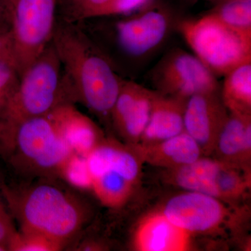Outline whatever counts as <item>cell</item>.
Here are the masks:
<instances>
[{
	"instance_id": "6da1fadb",
	"label": "cell",
	"mask_w": 251,
	"mask_h": 251,
	"mask_svg": "<svg viewBox=\"0 0 251 251\" xmlns=\"http://www.w3.org/2000/svg\"><path fill=\"white\" fill-rule=\"evenodd\" d=\"M54 179L39 178L14 189L6 188L4 198L21 231L42 234L64 248L88 224L92 209Z\"/></svg>"
},
{
	"instance_id": "7a4b0ae2",
	"label": "cell",
	"mask_w": 251,
	"mask_h": 251,
	"mask_svg": "<svg viewBox=\"0 0 251 251\" xmlns=\"http://www.w3.org/2000/svg\"><path fill=\"white\" fill-rule=\"evenodd\" d=\"M74 101L100 117H110L122 80L87 36L69 21L56 23L52 41Z\"/></svg>"
},
{
	"instance_id": "3957f363",
	"label": "cell",
	"mask_w": 251,
	"mask_h": 251,
	"mask_svg": "<svg viewBox=\"0 0 251 251\" xmlns=\"http://www.w3.org/2000/svg\"><path fill=\"white\" fill-rule=\"evenodd\" d=\"M74 103L51 42L20 75L17 87L0 116V145L6 151L23 122L48 115L63 104Z\"/></svg>"
},
{
	"instance_id": "277c9868",
	"label": "cell",
	"mask_w": 251,
	"mask_h": 251,
	"mask_svg": "<svg viewBox=\"0 0 251 251\" xmlns=\"http://www.w3.org/2000/svg\"><path fill=\"white\" fill-rule=\"evenodd\" d=\"M178 29L195 55L216 76L251 62V31L231 27L212 13L182 21Z\"/></svg>"
},
{
	"instance_id": "5b68a950",
	"label": "cell",
	"mask_w": 251,
	"mask_h": 251,
	"mask_svg": "<svg viewBox=\"0 0 251 251\" xmlns=\"http://www.w3.org/2000/svg\"><path fill=\"white\" fill-rule=\"evenodd\" d=\"M90 191L109 209L127 204L141 179L143 163L128 144L104 138L87 156Z\"/></svg>"
},
{
	"instance_id": "8992f818",
	"label": "cell",
	"mask_w": 251,
	"mask_h": 251,
	"mask_svg": "<svg viewBox=\"0 0 251 251\" xmlns=\"http://www.w3.org/2000/svg\"><path fill=\"white\" fill-rule=\"evenodd\" d=\"M6 152L25 176L54 179L59 178L62 168L75 154L49 114L21 124Z\"/></svg>"
},
{
	"instance_id": "52a82bcc",
	"label": "cell",
	"mask_w": 251,
	"mask_h": 251,
	"mask_svg": "<svg viewBox=\"0 0 251 251\" xmlns=\"http://www.w3.org/2000/svg\"><path fill=\"white\" fill-rule=\"evenodd\" d=\"M162 212L191 235L237 233L249 213L245 206L232 205L203 193L185 191L164 204Z\"/></svg>"
},
{
	"instance_id": "ba28073f",
	"label": "cell",
	"mask_w": 251,
	"mask_h": 251,
	"mask_svg": "<svg viewBox=\"0 0 251 251\" xmlns=\"http://www.w3.org/2000/svg\"><path fill=\"white\" fill-rule=\"evenodd\" d=\"M163 171L166 182L232 205L240 206L251 191V171L209 156H202L187 166Z\"/></svg>"
},
{
	"instance_id": "9c48e42d",
	"label": "cell",
	"mask_w": 251,
	"mask_h": 251,
	"mask_svg": "<svg viewBox=\"0 0 251 251\" xmlns=\"http://www.w3.org/2000/svg\"><path fill=\"white\" fill-rule=\"evenodd\" d=\"M58 0H15L6 10L15 69L21 75L52 41Z\"/></svg>"
},
{
	"instance_id": "30bf717a",
	"label": "cell",
	"mask_w": 251,
	"mask_h": 251,
	"mask_svg": "<svg viewBox=\"0 0 251 251\" xmlns=\"http://www.w3.org/2000/svg\"><path fill=\"white\" fill-rule=\"evenodd\" d=\"M158 93L187 100L202 93H219L216 75L196 55L176 50L158 64L152 74Z\"/></svg>"
},
{
	"instance_id": "8fae6325",
	"label": "cell",
	"mask_w": 251,
	"mask_h": 251,
	"mask_svg": "<svg viewBox=\"0 0 251 251\" xmlns=\"http://www.w3.org/2000/svg\"><path fill=\"white\" fill-rule=\"evenodd\" d=\"M228 115L219 93L196 94L186 100L184 131L198 144L204 156L212 155Z\"/></svg>"
},
{
	"instance_id": "7c38bea8",
	"label": "cell",
	"mask_w": 251,
	"mask_h": 251,
	"mask_svg": "<svg viewBox=\"0 0 251 251\" xmlns=\"http://www.w3.org/2000/svg\"><path fill=\"white\" fill-rule=\"evenodd\" d=\"M155 91L133 82L122 80L110 113L112 124L126 144L140 143L151 114Z\"/></svg>"
},
{
	"instance_id": "4fadbf2b",
	"label": "cell",
	"mask_w": 251,
	"mask_h": 251,
	"mask_svg": "<svg viewBox=\"0 0 251 251\" xmlns=\"http://www.w3.org/2000/svg\"><path fill=\"white\" fill-rule=\"evenodd\" d=\"M169 21L164 13L148 10L117 25L119 44L130 55L142 56L152 50L166 37Z\"/></svg>"
},
{
	"instance_id": "5bb4252c",
	"label": "cell",
	"mask_w": 251,
	"mask_h": 251,
	"mask_svg": "<svg viewBox=\"0 0 251 251\" xmlns=\"http://www.w3.org/2000/svg\"><path fill=\"white\" fill-rule=\"evenodd\" d=\"M192 238L160 210L150 213L140 221L132 244L138 251H187L192 250Z\"/></svg>"
},
{
	"instance_id": "9a60e30c",
	"label": "cell",
	"mask_w": 251,
	"mask_h": 251,
	"mask_svg": "<svg viewBox=\"0 0 251 251\" xmlns=\"http://www.w3.org/2000/svg\"><path fill=\"white\" fill-rule=\"evenodd\" d=\"M49 114L75 154L87 156L105 138L97 124L74 103L63 104Z\"/></svg>"
},
{
	"instance_id": "2e32d148",
	"label": "cell",
	"mask_w": 251,
	"mask_h": 251,
	"mask_svg": "<svg viewBox=\"0 0 251 251\" xmlns=\"http://www.w3.org/2000/svg\"><path fill=\"white\" fill-rule=\"evenodd\" d=\"M129 145L143 163L163 170L187 166L204 156L198 144L185 131L156 143Z\"/></svg>"
},
{
	"instance_id": "e0dca14e",
	"label": "cell",
	"mask_w": 251,
	"mask_h": 251,
	"mask_svg": "<svg viewBox=\"0 0 251 251\" xmlns=\"http://www.w3.org/2000/svg\"><path fill=\"white\" fill-rule=\"evenodd\" d=\"M212 155L219 161L251 171V116L229 113Z\"/></svg>"
},
{
	"instance_id": "ac0fdd59",
	"label": "cell",
	"mask_w": 251,
	"mask_h": 251,
	"mask_svg": "<svg viewBox=\"0 0 251 251\" xmlns=\"http://www.w3.org/2000/svg\"><path fill=\"white\" fill-rule=\"evenodd\" d=\"M186 102L155 91L150 120L139 144L158 143L184 132Z\"/></svg>"
},
{
	"instance_id": "d6986e66",
	"label": "cell",
	"mask_w": 251,
	"mask_h": 251,
	"mask_svg": "<svg viewBox=\"0 0 251 251\" xmlns=\"http://www.w3.org/2000/svg\"><path fill=\"white\" fill-rule=\"evenodd\" d=\"M221 99L229 113L251 116V62L225 75Z\"/></svg>"
},
{
	"instance_id": "ffe728a7",
	"label": "cell",
	"mask_w": 251,
	"mask_h": 251,
	"mask_svg": "<svg viewBox=\"0 0 251 251\" xmlns=\"http://www.w3.org/2000/svg\"><path fill=\"white\" fill-rule=\"evenodd\" d=\"M211 13L231 27L251 31V0L226 1L219 4V6Z\"/></svg>"
},
{
	"instance_id": "44dd1931",
	"label": "cell",
	"mask_w": 251,
	"mask_h": 251,
	"mask_svg": "<svg viewBox=\"0 0 251 251\" xmlns=\"http://www.w3.org/2000/svg\"><path fill=\"white\" fill-rule=\"evenodd\" d=\"M7 249L14 251H57L64 247L42 234L20 230L11 238Z\"/></svg>"
},
{
	"instance_id": "7402d4cb",
	"label": "cell",
	"mask_w": 251,
	"mask_h": 251,
	"mask_svg": "<svg viewBox=\"0 0 251 251\" xmlns=\"http://www.w3.org/2000/svg\"><path fill=\"white\" fill-rule=\"evenodd\" d=\"M59 179L75 189L90 191V176L86 157L73 155L62 168Z\"/></svg>"
},
{
	"instance_id": "603a6c76",
	"label": "cell",
	"mask_w": 251,
	"mask_h": 251,
	"mask_svg": "<svg viewBox=\"0 0 251 251\" xmlns=\"http://www.w3.org/2000/svg\"><path fill=\"white\" fill-rule=\"evenodd\" d=\"M19 78L17 71L12 65L0 62V116L16 90Z\"/></svg>"
},
{
	"instance_id": "cb8c5ba5",
	"label": "cell",
	"mask_w": 251,
	"mask_h": 251,
	"mask_svg": "<svg viewBox=\"0 0 251 251\" xmlns=\"http://www.w3.org/2000/svg\"><path fill=\"white\" fill-rule=\"evenodd\" d=\"M147 0H110L97 14V17L129 13L145 4Z\"/></svg>"
},
{
	"instance_id": "d4e9b609",
	"label": "cell",
	"mask_w": 251,
	"mask_h": 251,
	"mask_svg": "<svg viewBox=\"0 0 251 251\" xmlns=\"http://www.w3.org/2000/svg\"><path fill=\"white\" fill-rule=\"evenodd\" d=\"M16 232L13 216L7 210V204L6 206L0 198V244L7 248L8 243Z\"/></svg>"
},
{
	"instance_id": "484cf974",
	"label": "cell",
	"mask_w": 251,
	"mask_h": 251,
	"mask_svg": "<svg viewBox=\"0 0 251 251\" xmlns=\"http://www.w3.org/2000/svg\"><path fill=\"white\" fill-rule=\"evenodd\" d=\"M0 62L8 63L14 67L9 30L0 29Z\"/></svg>"
},
{
	"instance_id": "4316f807",
	"label": "cell",
	"mask_w": 251,
	"mask_h": 251,
	"mask_svg": "<svg viewBox=\"0 0 251 251\" xmlns=\"http://www.w3.org/2000/svg\"><path fill=\"white\" fill-rule=\"evenodd\" d=\"M15 0H2L3 4H4L5 11L9 9L10 6L14 2Z\"/></svg>"
},
{
	"instance_id": "83f0119b",
	"label": "cell",
	"mask_w": 251,
	"mask_h": 251,
	"mask_svg": "<svg viewBox=\"0 0 251 251\" xmlns=\"http://www.w3.org/2000/svg\"><path fill=\"white\" fill-rule=\"evenodd\" d=\"M1 17H6V13H5L4 6V4H3L2 0H0V18Z\"/></svg>"
},
{
	"instance_id": "f1b7e54d",
	"label": "cell",
	"mask_w": 251,
	"mask_h": 251,
	"mask_svg": "<svg viewBox=\"0 0 251 251\" xmlns=\"http://www.w3.org/2000/svg\"><path fill=\"white\" fill-rule=\"evenodd\" d=\"M211 1H218V2H219V4H221V3L226 2V1H231V0H211Z\"/></svg>"
},
{
	"instance_id": "f546056e",
	"label": "cell",
	"mask_w": 251,
	"mask_h": 251,
	"mask_svg": "<svg viewBox=\"0 0 251 251\" xmlns=\"http://www.w3.org/2000/svg\"><path fill=\"white\" fill-rule=\"evenodd\" d=\"M6 250H7V248L5 247V246H4V245H1V244H0V251H6Z\"/></svg>"
}]
</instances>
